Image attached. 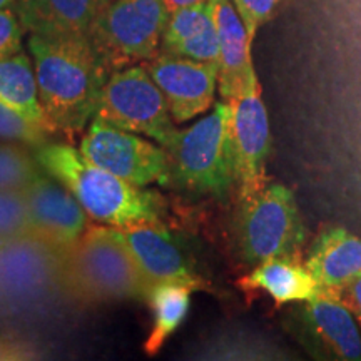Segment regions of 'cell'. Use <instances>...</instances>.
I'll list each match as a JSON object with an SVG mask.
<instances>
[{"mask_svg": "<svg viewBox=\"0 0 361 361\" xmlns=\"http://www.w3.org/2000/svg\"><path fill=\"white\" fill-rule=\"evenodd\" d=\"M37 79L39 99L54 133L72 139L96 117L111 72L89 37H44L27 40Z\"/></svg>", "mask_w": 361, "mask_h": 361, "instance_id": "6da1fadb", "label": "cell"}, {"mask_svg": "<svg viewBox=\"0 0 361 361\" xmlns=\"http://www.w3.org/2000/svg\"><path fill=\"white\" fill-rule=\"evenodd\" d=\"M34 154L40 168L69 189L96 223L123 228L164 216L166 202L159 194L99 168L69 144L49 141L34 147Z\"/></svg>", "mask_w": 361, "mask_h": 361, "instance_id": "7a4b0ae2", "label": "cell"}, {"mask_svg": "<svg viewBox=\"0 0 361 361\" xmlns=\"http://www.w3.org/2000/svg\"><path fill=\"white\" fill-rule=\"evenodd\" d=\"M61 258L64 290L78 300H147L151 286L116 226L89 224Z\"/></svg>", "mask_w": 361, "mask_h": 361, "instance_id": "3957f363", "label": "cell"}, {"mask_svg": "<svg viewBox=\"0 0 361 361\" xmlns=\"http://www.w3.org/2000/svg\"><path fill=\"white\" fill-rule=\"evenodd\" d=\"M231 102L179 130L168 152V186L223 200L236 188V157L231 134Z\"/></svg>", "mask_w": 361, "mask_h": 361, "instance_id": "277c9868", "label": "cell"}, {"mask_svg": "<svg viewBox=\"0 0 361 361\" xmlns=\"http://www.w3.org/2000/svg\"><path fill=\"white\" fill-rule=\"evenodd\" d=\"M236 239L239 255L250 266L273 258H301L306 228L291 189L268 183L239 200Z\"/></svg>", "mask_w": 361, "mask_h": 361, "instance_id": "5b68a950", "label": "cell"}, {"mask_svg": "<svg viewBox=\"0 0 361 361\" xmlns=\"http://www.w3.org/2000/svg\"><path fill=\"white\" fill-rule=\"evenodd\" d=\"M168 17L164 0H112L90 29L89 40L112 74L159 54Z\"/></svg>", "mask_w": 361, "mask_h": 361, "instance_id": "8992f818", "label": "cell"}, {"mask_svg": "<svg viewBox=\"0 0 361 361\" xmlns=\"http://www.w3.org/2000/svg\"><path fill=\"white\" fill-rule=\"evenodd\" d=\"M96 117L146 135L162 147H169L179 133L161 89L142 64L112 72L102 89Z\"/></svg>", "mask_w": 361, "mask_h": 361, "instance_id": "52a82bcc", "label": "cell"}, {"mask_svg": "<svg viewBox=\"0 0 361 361\" xmlns=\"http://www.w3.org/2000/svg\"><path fill=\"white\" fill-rule=\"evenodd\" d=\"M79 151L92 164L137 188H146L152 183L168 186L166 147L146 141L135 133L116 128L101 117L90 121L89 129L80 139Z\"/></svg>", "mask_w": 361, "mask_h": 361, "instance_id": "ba28073f", "label": "cell"}, {"mask_svg": "<svg viewBox=\"0 0 361 361\" xmlns=\"http://www.w3.org/2000/svg\"><path fill=\"white\" fill-rule=\"evenodd\" d=\"M62 283L61 251L35 236L0 245V316L34 306Z\"/></svg>", "mask_w": 361, "mask_h": 361, "instance_id": "9c48e42d", "label": "cell"}, {"mask_svg": "<svg viewBox=\"0 0 361 361\" xmlns=\"http://www.w3.org/2000/svg\"><path fill=\"white\" fill-rule=\"evenodd\" d=\"M231 109L238 197L246 200L268 184L266 162L271 152V133L258 79L247 84L245 90L233 99Z\"/></svg>", "mask_w": 361, "mask_h": 361, "instance_id": "30bf717a", "label": "cell"}, {"mask_svg": "<svg viewBox=\"0 0 361 361\" xmlns=\"http://www.w3.org/2000/svg\"><path fill=\"white\" fill-rule=\"evenodd\" d=\"M142 66L161 89L176 124L204 114L214 104L219 84V64L216 62L159 52Z\"/></svg>", "mask_w": 361, "mask_h": 361, "instance_id": "8fae6325", "label": "cell"}, {"mask_svg": "<svg viewBox=\"0 0 361 361\" xmlns=\"http://www.w3.org/2000/svg\"><path fill=\"white\" fill-rule=\"evenodd\" d=\"M119 231L151 288L168 281L189 284L194 290L206 286L194 271L186 250L162 219L133 223Z\"/></svg>", "mask_w": 361, "mask_h": 361, "instance_id": "7c38bea8", "label": "cell"}, {"mask_svg": "<svg viewBox=\"0 0 361 361\" xmlns=\"http://www.w3.org/2000/svg\"><path fill=\"white\" fill-rule=\"evenodd\" d=\"M24 194L32 234L54 250L66 251L89 228V214L74 194L45 171Z\"/></svg>", "mask_w": 361, "mask_h": 361, "instance_id": "4fadbf2b", "label": "cell"}, {"mask_svg": "<svg viewBox=\"0 0 361 361\" xmlns=\"http://www.w3.org/2000/svg\"><path fill=\"white\" fill-rule=\"evenodd\" d=\"M301 305V328L316 353L338 361L361 360L358 322L341 301L340 293L318 288L316 295Z\"/></svg>", "mask_w": 361, "mask_h": 361, "instance_id": "5bb4252c", "label": "cell"}, {"mask_svg": "<svg viewBox=\"0 0 361 361\" xmlns=\"http://www.w3.org/2000/svg\"><path fill=\"white\" fill-rule=\"evenodd\" d=\"M219 40V94L223 101L231 102L255 79L251 45L241 17L231 0H209Z\"/></svg>", "mask_w": 361, "mask_h": 361, "instance_id": "9a60e30c", "label": "cell"}, {"mask_svg": "<svg viewBox=\"0 0 361 361\" xmlns=\"http://www.w3.org/2000/svg\"><path fill=\"white\" fill-rule=\"evenodd\" d=\"M112 0H16L13 11L25 32L44 37H89Z\"/></svg>", "mask_w": 361, "mask_h": 361, "instance_id": "2e32d148", "label": "cell"}, {"mask_svg": "<svg viewBox=\"0 0 361 361\" xmlns=\"http://www.w3.org/2000/svg\"><path fill=\"white\" fill-rule=\"evenodd\" d=\"M319 288L340 291L361 274V239L343 228H326L311 245L305 261Z\"/></svg>", "mask_w": 361, "mask_h": 361, "instance_id": "e0dca14e", "label": "cell"}, {"mask_svg": "<svg viewBox=\"0 0 361 361\" xmlns=\"http://www.w3.org/2000/svg\"><path fill=\"white\" fill-rule=\"evenodd\" d=\"M245 290H261L278 305L303 303L318 291V283L301 258H273L264 261L241 279Z\"/></svg>", "mask_w": 361, "mask_h": 361, "instance_id": "ac0fdd59", "label": "cell"}, {"mask_svg": "<svg viewBox=\"0 0 361 361\" xmlns=\"http://www.w3.org/2000/svg\"><path fill=\"white\" fill-rule=\"evenodd\" d=\"M0 102L7 104L30 123L54 134L39 99L32 57L24 51L0 57Z\"/></svg>", "mask_w": 361, "mask_h": 361, "instance_id": "d6986e66", "label": "cell"}, {"mask_svg": "<svg viewBox=\"0 0 361 361\" xmlns=\"http://www.w3.org/2000/svg\"><path fill=\"white\" fill-rule=\"evenodd\" d=\"M196 291L192 286L184 283H157L151 288L147 295V303L152 310L154 323L149 333L144 351L147 356H154L164 346V343L173 336L179 324L186 318L189 305H191V293Z\"/></svg>", "mask_w": 361, "mask_h": 361, "instance_id": "ffe728a7", "label": "cell"}, {"mask_svg": "<svg viewBox=\"0 0 361 361\" xmlns=\"http://www.w3.org/2000/svg\"><path fill=\"white\" fill-rule=\"evenodd\" d=\"M44 173L34 147L22 142H0V191H24Z\"/></svg>", "mask_w": 361, "mask_h": 361, "instance_id": "44dd1931", "label": "cell"}, {"mask_svg": "<svg viewBox=\"0 0 361 361\" xmlns=\"http://www.w3.org/2000/svg\"><path fill=\"white\" fill-rule=\"evenodd\" d=\"M211 20H213V13H211L209 0L204 4H197V6L169 12L164 32H162L159 52L168 51L173 45L200 34Z\"/></svg>", "mask_w": 361, "mask_h": 361, "instance_id": "7402d4cb", "label": "cell"}, {"mask_svg": "<svg viewBox=\"0 0 361 361\" xmlns=\"http://www.w3.org/2000/svg\"><path fill=\"white\" fill-rule=\"evenodd\" d=\"M34 236L24 191H0V245Z\"/></svg>", "mask_w": 361, "mask_h": 361, "instance_id": "603a6c76", "label": "cell"}, {"mask_svg": "<svg viewBox=\"0 0 361 361\" xmlns=\"http://www.w3.org/2000/svg\"><path fill=\"white\" fill-rule=\"evenodd\" d=\"M0 139L37 147L51 141V133L30 123L27 117L8 107L7 104L0 102Z\"/></svg>", "mask_w": 361, "mask_h": 361, "instance_id": "cb8c5ba5", "label": "cell"}, {"mask_svg": "<svg viewBox=\"0 0 361 361\" xmlns=\"http://www.w3.org/2000/svg\"><path fill=\"white\" fill-rule=\"evenodd\" d=\"M174 56L194 59L201 62H216L219 64V40L216 30L214 19L207 24L200 34L192 35L183 42L173 45L168 51H162Z\"/></svg>", "mask_w": 361, "mask_h": 361, "instance_id": "d4e9b609", "label": "cell"}, {"mask_svg": "<svg viewBox=\"0 0 361 361\" xmlns=\"http://www.w3.org/2000/svg\"><path fill=\"white\" fill-rule=\"evenodd\" d=\"M231 2L236 7L239 17H241L243 24H245L252 40L256 37L259 27L264 25L273 17L274 11L283 0H231Z\"/></svg>", "mask_w": 361, "mask_h": 361, "instance_id": "484cf974", "label": "cell"}, {"mask_svg": "<svg viewBox=\"0 0 361 361\" xmlns=\"http://www.w3.org/2000/svg\"><path fill=\"white\" fill-rule=\"evenodd\" d=\"M19 17L13 7L0 11V57H8L22 51V35H24Z\"/></svg>", "mask_w": 361, "mask_h": 361, "instance_id": "4316f807", "label": "cell"}, {"mask_svg": "<svg viewBox=\"0 0 361 361\" xmlns=\"http://www.w3.org/2000/svg\"><path fill=\"white\" fill-rule=\"evenodd\" d=\"M40 358L37 345L12 333H0V361H19Z\"/></svg>", "mask_w": 361, "mask_h": 361, "instance_id": "83f0119b", "label": "cell"}, {"mask_svg": "<svg viewBox=\"0 0 361 361\" xmlns=\"http://www.w3.org/2000/svg\"><path fill=\"white\" fill-rule=\"evenodd\" d=\"M338 293H340L341 301L353 313L355 319L358 322L361 328V274L358 278H355L353 281L346 284L345 288H341Z\"/></svg>", "mask_w": 361, "mask_h": 361, "instance_id": "f1b7e54d", "label": "cell"}, {"mask_svg": "<svg viewBox=\"0 0 361 361\" xmlns=\"http://www.w3.org/2000/svg\"><path fill=\"white\" fill-rule=\"evenodd\" d=\"M207 0H164V6L168 8V12H174L178 8L197 6V4H204Z\"/></svg>", "mask_w": 361, "mask_h": 361, "instance_id": "f546056e", "label": "cell"}, {"mask_svg": "<svg viewBox=\"0 0 361 361\" xmlns=\"http://www.w3.org/2000/svg\"><path fill=\"white\" fill-rule=\"evenodd\" d=\"M13 4H16V0H0V11L7 7H13Z\"/></svg>", "mask_w": 361, "mask_h": 361, "instance_id": "4dcf8cb0", "label": "cell"}]
</instances>
